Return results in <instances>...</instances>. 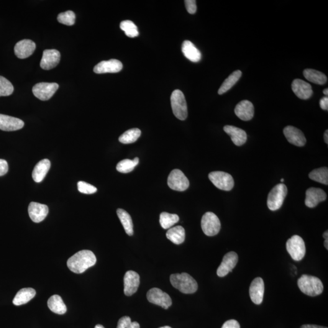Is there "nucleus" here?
<instances>
[{
  "label": "nucleus",
  "mask_w": 328,
  "mask_h": 328,
  "mask_svg": "<svg viewBox=\"0 0 328 328\" xmlns=\"http://www.w3.org/2000/svg\"><path fill=\"white\" fill-rule=\"evenodd\" d=\"M97 259L91 250H83L77 252L68 259L69 270L76 273H82L96 263Z\"/></svg>",
  "instance_id": "1"
},
{
  "label": "nucleus",
  "mask_w": 328,
  "mask_h": 328,
  "mask_svg": "<svg viewBox=\"0 0 328 328\" xmlns=\"http://www.w3.org/2000/svg\"><path fill=\"white\" fill-rule=\"evenodd\" d=\"M170 282L174 288L184 294H193L198 288L196 281L187 273L172 274Z\"/></svg>",
  "instance_id": "2"
},
{
  "label": "nucleus",
  "mask_w": 328,
  "mask_h": 328,
  "mask_svg": "<svg viewBox=\"0 0 328 328\" xmlns=\"http://www.w3.org/2000/svg\"><path fill=\"white\" fill-rule=\"evenodd\" d=\"M302 293L311 297L319 296L324 291V284L316 276L303 275L297 281Z\"/></svg>",
  "instance_id": "3"
},
{
  "label": "nucleus",
  "mask_w": 328,
  "mask_h": 328,
  "mask_svg": "<svg viewBox=\"0 0 328 328\" xmlns=\"http://www.w3.org/2000/svg\"><path fill=\"white\" fill-rule=\"evenodd\" d=\"M170 100L174 115L179 120H186L188 116V105L183 92L176 89L171 94Z\"/></svg>",
  "instance_id": "4"
},
{
  "label": "nucleus",
  "mask_w": 328,
  "mask_h": 328,
  "mask_svg": "<svg viewBox=\"0 0 328 328\" xmlns=\"http://www.w3.org/2000/svg\"><path fill=\"white\" fill-rule=\"evenodd\" d=\"M288 193V189L285 184H279L271 190L268 194L267 205L272 211H277L283 204L284 200Z\"/></svg>",
  "instance_id": "5"
},
{
  "label": "nucleus",
  "mask_w": 328,
  "mask_h": 328,
  "mask_svg": "<svg viewBox=\"0 0 328 328\" xmlns=\"http://www.w3.org/2000/svg\"><path fill=\"white\" fill-rule=\"evenodd\" d=\"M286 250L294 260H303L306 254V246L303 238L299 235H294L287 241Z\"/></svg>",
  "instance_id": "6"
},
{
  "label": "nucleus",
  "mask_w": 328,
  "mask_h": 328,
  "mask_svg": "<svg viewBox=\"0 0 328 328\" xmlns=\"http://www.w3.org/2000/svg\"><path fill=\"white\" fill-rule=\"evenodd\" d=\"M202 231L209 237L217 235L221 229V222L219 217L212 212H207L201 219Z\"/></svg>",
  "instance_id": "7"
},
{
  "label": "nucleus",
  "mask_w": 328,
  "mask_h": 328,
  "mask_svg": "<svg viewBox=\"0 0 328 328\" xmlns=\"http://www.w3.org/2000/svg\"><path fill=\"white\" fill-rule=\"evenodd\" d=\"M209 178L216 188L222 191H230L234 188V178L224 171H213L209 173Z\"/></svg>",
  "instance_id": "8"
},
{
  "label": "nucleus",
  "mask_w": 328,
  "mask_h": 328,
  "mask_svg": "<svg viewBox=\"0 0 328 328\" xmlns=\"http://www.w3.org/2000/svg\"><path fill=\"white\" fill-rule=\"evenodd\" d=\"M167 183L171 189L179 191H186L190 186L188 178L183 171L178 169H175L171 171L168 176Z\"/></svg>",
  "instance_id": "9"
},
{
  "label": "nucleus",
  "mask_w": 328,
  "mask_h": 328,
  "mask_svg": "<svg viewBox=\"0 0 328 328\" xmlns=\"http://www.w3.org/2000/svg\"><path fill=\"white\" fill-rule=\"evenodd\" d=\"M58 87V84L56 83L42 82V83L36 84L33 87L32 93L37 98L41 101H48L56 93Z\"/></svg>",
  "instance_id": "10"
},
{
  "label": "nucleus",
  "mask_w": 328,
  "mask_h": 328,
  "mask_svg": "<svg viewBox=\"0 0 328 328\" xmlns=\"http://www.w3.org/2000/svg\"><path fill=\"white\" fill-rule=\"evenodd\" d=\"M147 299L150 303L158 305L165 309H167L172 304L171 297L159 288H152L148 291Z\"/></svg>",
  "instance_id": "11"
},
{
  "label": "nucleus",
  "mask_w": 328,
  "mask_h": 328,
  "mask_svg": "<svg viewBox=\"0 0 328 328\" xmlns=\"http://www.w3.org/2000/svg\"><path fill=\"white\" fill-rule=\"evenodd\" d=\"M238 261V256L235 252H230L223 257L221 265L217 270V275L219 277H224L232 272Z\"/></svg>",
  "instance_id": "12"
},
{
  "label": "nucleus",
  "mask_w": 328,
  "mask_h": 328,
  "mask_svg": "<svg viewBox=\"0 0 328 328\" xmlns=\"http://www.w3.org/2000/svg\"><path fill=\"white\" fill-rule=\"evenodd\" d=\"M61 55L56 50H47L43 51V57L40 61V67L45 70L55 68L60 62Z\"/></svg>",
  "instance_id": "13"
},
{
  "label": "nucleus",
  "mask_w": 328,
  "mask_h": 328,
  "mask_svg": "<svg viewBox=\"0 0 328 328\" xmlns=\"http://www.w3.org/2000/svg\"><path fill=\"white\" fill-rule=\"evenodd\" d=\"M124 294L127 296H132L137 293L140 284L139 274L135 271L127 272L124 276Z\"/></svg>",
  "instance_id": "14"
},
{
  "label": "nucleus",
  "mask_w": 328,
  "mask_h": 328,
  "mask_svg": "<svg viewBox=\"0 0 328 328\" xmlns=\"http://www.w3.org/2000/svg\"><path fill=\"white\" fill-rule=\"evenodd\" d=\"M327 198V193L322 189L311 188L307 189L306 191L305 205L309 208H314L320 202L325 201Z\"/></svg>",
  "instance_id": "15"
},
{
  "label": "nucleus",
  "mask_w": 328,
  "mask_h": 328,
  "mask_svg": "<svg viewBox=\"0 0 328 328\" xmlns=\"http://www.w3.org/2000/svg\"><path fill=\"white\" fill-rule=\"evenodd\" d=\"M284 136L289 143L297 147H303L306 143L303 133L297 128L287 126L283 130Z\"/></svg>",
  "instance_id": "16"
},
{
  "label": "nucleus",
  "mask_w": 328,
  "mask_h": 328,
  "mask_svg": "<svg viewBox=\"0 0 328 328\" xmlns=\"http://www.w3.org/2000/svg\"><path fill=\"white\" fill-rule=\"evenodd\" d=\"M121 61L111 59L108 61H102L94 68V72L96 74L116 73L122 70Z\"/></svg>",
  "instance_id": "17"
},
{
  "label": "nucleus",
  "mask_w": 328,
  "mask_h": 328,
  "mask_svg": "<svg viewBox=\"0 0 328 328\" xmlns=\"http://www.w3.org/2000/svg\"><path fill=\"white\" fill-rule=\"evenodd\" d=\"M28 212L32 221L38 223L43 221L47 217L49 209L47 205L32 202L28 207Z\"/></svg>",
  "instance_id": "18"
},
{
  "label": "nucleus",
  "mask_w": 328,
  "mask_h": 328,
  "mask_svg": "<svg viewBox=\"0 0 328 328\" xmlns=\"http://www.w3.org/2000/svg\"><path fill=\"white\" fill-rule=\"evenodd\" d=\"M265 293V284L262 278L257 277L254 279L250 284L249 294L251 301L255 304H260L263 301Z\"/></svg>",
  "instance_id": "19"
},
{
  "label": "nucleus",
  "mask_w": 328,
  "mask_h": 328,
  "mask_svg": "<svg viewBox=\"0 0 328 328\" xmlns=\"http://www.w3.org/2000/svg\"><path fill=\"white\" fill-rule=\"evenodd\" d=\"M291 87L294 93L299 99H309L313 94L311 84L301 79H295Z\"/></svg>",
  "instance_id": "20"
},
{
  "label": "nucleus",
  "mask_w": 328,
  "mask_h": 328,
  "mask_svg": "<svg viewBox=\"0 0 328 328\" xmlns=\"http://www.w3.org/2000/svg\"><path fill=\"white\" fill-rule=\"evenodd\" d=\"M235 113L238 118L244 121H248L254 116V107L252 102L245 100L237 105Z\"/></svg>",
  "instance_id": "21"
},
{
  "label": "nucleus",
  "mask_w": 328,
  "mask_h": 328,
  "mask_svg": "<svg viewBox=\"0 0 328 328\" xmlns=\"http://www.w3.org/2000/svg\"><path fill=\"white\" fill-rule=\"evenodd\" d=\"M35 48L36 45L33 41L26 39L20 41L15 45L14 51L18 58L24 59L31 55Z\"/></svg>",
  "instance_id": "22"
},
{
  "label": "nucleus",
  "mask_w": 328,
  "mask_h": 328,
  "mask_svg": "<svg viewBox=\"0 0 328 328\" xmlns=\"http://www.w3.org/2000/svg\"><path fill=\"white\" fill-rule=\"evenodd\" d=\"M24 122L21 119L7 115L0 114V130L6 132H13L22 129Z\"/></svg>",
  "instance_id": "23"
},
{
  "label": "nucleus",
  "mask_w": 328,
  "mask_h": 328,
  "mask_svg": "<svg viewBox=\"0 0 328 328\" xmlns=\"http://www.w3.org/2000/svg\"><path fill=\"white\" fill-rule=\"evenodd\" d=\"M224 130L228 135L231 137L232 142L237 146L244 145L247 141V136L245 131L239 128L226 125L224 127Z\"/></svg>",
  "instance_id": "24"
},
{
  "label": "nucleus",
  "mask_w": 328,
  "mask_h": 328,
  "mask_svg": "<svg viewBox=\"0 0 328 328\" xmlns=\"http://www.w3.org/2000/svg\"><path fill=\"white\" fill-rule=\"evenodd\" d=\"M182 51L184 56L190 61L198 62L201 60V53L191 41H184L182 45Z\"/></svg>",
  "instance_id": "25"
},
{
  "label": "nucleus",
  "mask_w": 328,
  "mask_h": 328,
  "mask_svg": "<svg viewBox=\"0 0 328 328\" xmlns=\"http://www.w3.org/2000/svg\"><path fill=\"white\" fill-rule=\"evenodd\" d=\"M50 167L51 163L47 159H45L38 163L32 171V178L34 181L38 183L42 182L47 175Z\"/></svg>",
  "instance_id": "26"
},
{
  "label": "nucleus",
  "mask_w": 328,
  "mask_h": 328,
  "mask_svg": "<svg viewBox=\"0 0 328 328\" xmlns=\"http://www.w3.org/2000/svg\"><path fill=\"white\" fill-rule=\"evenodd\" d=\"M34 289L28 288L20 289L13 300V303L15 306H20L28 303L35 296Z\"/></svg>",
  "instance_id": "27"
},
{
  "label": "nucleus",
  "mask_w": 328,
  "mask_h": 328,
  "mask_svg": "<svg viewBox=\"0 0 328 328\" xmlns=\"http://www.w3.org/2000/svg\"><path fill=\"white\" fill-rule=\"evenodd\" d=\"M48 306L51 311L59 315L65 314L67 311V308L62 299L58 295H54L49 299Z\"/></svg>",
  "instance_id": "28"
},
{
  "label": "nucleus",
  "mask_w": 328,
  "mask_h": 328,
  "mask_svg": "<svg viewBox=\"0 0 328 328\" xmlns=\"http://www.w3.org/2000/svg\"><path fill=\"white\" fill-rule=\"evenodd\" d=\"M166 237L175 245H181L185 241V230L181 225L169 229L166 234Z\"/></svg>",
  "instance_id": "29"
},
{
  "label": "nucleus",
  "mask_w": 328,
  "mask_h": 328,
  "mask_svg": "<svg viewBox=\"0 0 328 328\" xmlns=\"http://www.w3.org/2000/svg\"><path fill=\"white\" fill-rule=\"evenodd\" d=\"M303 75L306 80L320 85L326 83L328 81L327 77L324 73L312 69L305 70Z\"/></svg>",
  "instance_id": "30"
},
{
  "label": "nucleus",
  "mask_w": 328,
  "mask_h": 328,
  "mask_svg": "<svg viewBox=\"0 0 328 328\" xmlns=\"http://www.w3.org/2000/svg\"><path fill=\"white\" fill-rule=\"evenodd\" d=\"M242 76V72L240 70H237L232 73L228 78L223 82L222 85L220 87L219 90V94L222 95L230 90L233 86L235 85L237 82L239 81L241 77Z\"/></svg>",
  "instance_id": "31"
},
{
  "label": "nucleus",
  "mask_w": 328,
  "mask_h": 328,
  "mask_svg": "<svg viewBox=\"0 0 328 328\" xmlns=\"http://www.w3.org/2000/svg\"><path fill=\"white\" fill-rule=\"evenodd\" d=\"M117 214L118 217L121 222L123 227H124L125 232L129 236H132L134 234L133 231V224L130 214L127 212L122 209L117 210Z\"/></svg>",
  "instance_id": "32"
},
{
  "label": "nucleus",
  "mask_w": 328,
  "mask_h": 328,
  "mask_svg": "<svg viewBox=\"0 0 328 328\" xmlns=\"http://www.w3.org/2000/svg\"><path fill=\"white\" fill-rule=\"evenodd\" d=\"M309 177L312 180L327 186L328 184V169L327 167L315 169L309 173Z\"/></svg>",
  "instance_id": "33"
},
{
  "label": "nucleus",
  "mask_w": 328,
  "mask_h": 328,
  "mask_svg": "<svg viewBox=\"0 0 328 328\" xmlns=\"http://www.w3.org/2000/svg\"><path fill=\"white\" fill-rule=\"evenodd\" d=\"M179 216L176 214H170L168 213L163 212L160 215V224L164 229H170L173 225L179 221Z\"/></svg>",
  "instance_id": "34"
},
{
  "label": "nucleus",
  "mask_w": 328,
  "mask_h": 328,
  "mask_svg": "<svg viewBox=\"0 0 328 328\" xmlns=\"http://www.w3.org/2000/svg\"><path fill=\"white\" fill-rule=\"evenodd\" d=\"M141 135V131L138 129H132L127 130L119 138L120 142L124 144H130L137 141Z\"/></svg>",
  "instance_id": "35"
},
{
  "label": "nucleus",
  "mask_w": 328,
  "mask_h": 328,
  "mask_svg": "<svg viewBox=\"0 0 328 328\" xmlns=\"http://www.w3.org/2000/svg\"><path fill=\"white\" fill-rule=\"evenodd\" d=\"M139 163V160L138 158H136L133 160H122L117 164L116 169L118 171L122 173L132 172Z\"/></svg>",
  "instance_id": "36"
},
{
  "label": "nucleus",
  "mask_w": 328,
  "mask_h": 328,
  "mask_svg": "<svg viewBox=\"0 0 328 328\" xmlns=\"http://www.w3.org/2000/svg\"><path fill=\"white\" fill-rule=\"evenodd\" d=\"M120 29L124 30L127 37L134 38L139 35L137 27L130 20H125L120 23Z\"/></svg>",
  "instance_id": "37"
},
{
  "label": "nucleus",
  "mask_w": 328,
  "mask_h": 328,
  "mask_svg": "<svg viewBox=\"0 0 328 328\" xmlns=\"http://www.w3.org/2000/svg\"><path fill=\"white\" fill-rule=\"evenodd\" d=\"M14 86L7 79L0 76V97L9 96L14 92Z\"/></svg>",
  "instance_id": "38"
},
{
  "label": "nucleus",
  "mask_w": 328,
  "mask_h": 328,
  "mask_svg": "<svg viewBox=\"0 0 328 328\" xmlns=\"http://www.w3.org/2000/svg\"><path fill=\"white\" fill-rule=\"evenodd\" d=\"M57 20L61 24L73 26L75 24L76 15L71 11L60 13L58 15Z\"/></svg>",
  "instance_id": "39"
},
{
  "label": "nucleus",
  "mask_w": 328,
  "mask_h": 328,
  "mask_svg": "<svg viewBox=\"0 0 328 328\" xmlns=\"http://www.w3.org/2000/svg\"><path fill=\"white\" fill-rule=\"evenodd\" d=\"M117 328H140V325L137 322H132L130 317L125 316L119 320Z\"/></svg>",
  "instance_id": "40"
},
{
  "label": "nucleus",
  "mask_w": 328,
  "mask_h": 328,
  "mask_svg": "<svg viewBox=\"0 0 328 328\" xmlns=\"http://www.w3.org/2000/svg\"><path fill=\"white\" fill-rule=\"evenodd\" d=\"M78 191L82 193L93 194L97 191L96 187L83 181H79L78 183Z\"/></svg>",
  "instance_id": "41"
},
{
  "label": "nucleus",
  "mask_w": 328,
  "mask_h": 328,
  "mask_svg": "<svg viewBox=\"0 0 328 328\" xmlns=\"http://www.w3.org/2000/svg\"><path fill=\"white\" fill-rule=\"evenodd\" d=\"M184 2H185L187 11H188L189 14H195L197 9L195 0H186Z\"/></svg>",
  "instance_id": "42"
},
{
  "label": "nucleus",
  "mask_w": 328,
  "mask_h": 328,
  "mask_svg": "<svg viewBox=\"0 0 328 328\" xmlns=\"http://www.w3.org/2000/svg\"><path fill=\"white\" fill-rule=\"evenodd\" d=\"M222 328H240V325L237 320H229L223 324Z\"/></svg>",
  "instance_id": "43"
},
{
  "label": "nucleus",
  "mask_w": 328,
  "mask_h": 328,
  "mask_svg": "<svg viewBox=\"0 0 328 328\" xmlns=\"http://www.w3.org/2000/svg\"><path fill=\"white\" fill-rule=\"evenodd\" d=\"M8 164L4 160H0V176L6 175L8 171Z\"/></svg>",
  "instance_id": "44"
},
{
  "label": "nucleus",
  "mask_w": 328,
  "mask_h": 328,
  "mask_svg": "<svg viewBox=\"0 0 328 328\" xmlns=\"http://www.w3.org/2000/svg\"><path fill=\"white\" fill-rule=\"evenodd\" d=\"M320 106L322 109L328 110V97H323L322 99H320Z\"/></svg>",
  "instance_id": "45"
},
{
  "label": "nucleus",
  "mask_w": 328,
  "mask_h": 328,
  "mask_svg": "<svg viewBox=\"0 0 328 328\" xmlns=\"http://www.w3.org/2000/svg\"><path fill=\"white\" fill-rule=\"evenodd\" d=\"M301 328H328L327 327L318 326L314 325H303Z\"/></svg>",
  "instance_id": "46"
},
{
  "label": "nucleus",
  "mask_w": 328,
  "mask_h": 328,
  "mask_svg": "<svg viewBox=\"0 0 328 328\" xmlns=\"http://www.w3.org/2000/svg\"><path fill=\"white\" fill-rule=\"evenodd\" d=\"M328 131L326 130V132H325V135H324V139H325V143H328Z\"/></svg>",
  "instance_id": "47"
},
{
  "label": "nucleus",
  "mask_w": 328,
  "mask_h": 328,
  "mask_svg": "<svg viewBox=\"0 0 328 328\" xmlns=\"http://www.w3.org/2000/svg\"><path fill=\"white\" fill-rule=\"evenodd\" d=\"M323 237L325 238V240H328V231H326L324 233V235H323Z\"/></svg>",
  "instance_id": "48"
},
{
  "label": "nucleus",
  "mask_w": 328,
  "mask_h": 328,
  "mask_svg": "<svg viewBox=\"0 0 328 328\" xmlns=\"http://www.w3.org/2000/svg\"><path fill=\"white\" fill-rule=\"evenodd\" d=\"M324 245L325 248H327V249H328V240H325V242H324Z\"/></svg>",
  "instance_id": "49"
},
{
  "label": "nucleus",
  "mask_w": 328,
  "mask_h": 328,
  "mask_svg": "<svg viewBox=\"0 0 328 328\" xmlns=\"http://www.w3.org/2000/svg\"><path fill=\"white\" fill-rule=\"evenodd\" d=\"M324 94L325 95V96H326V97H328V88L324 89Z\"/></svg>",
  "instance_id": "50"
},
{
  "label": "nucleus",
  "mask_w": 328,
  "mask_h": 328,
  "mask_svg": "<svg viewBox=\"0 0 328 328\" xmlns=\"http://www.w3.org/2000/svg\"><path fill=\"white\" fill-rule=\"evenodd\" d=\"M94 328H105L101 325H97Z\"/></svg>",
  "instance_id": "51"
},
{
  "label": "nucleus",
  "mask_w": 328,
  "mask_h": 328,
  "mask_svg": "<svg viewBox=\"0 0 328 328\" xmlns=\"http://www.w3.org/2000/svg\"><path fill=\"white\" fill-rule=\"evenodd\" d=\"M160 328H171L170 327L166 326V327H161Z\"/></svg>",
  "instance_id": "52"
},
{
  "label": "nucleus",
  "mask_w": 328,
  "mask_h": 328,
  "mask_svg": "<svg viewBox=\"0 0 328 328\" xmlns=\"http://www.w3.org/2000/svg\"><path fill=\"white\" fill-rule=\"evenodd\" d=\"M284 179H281V183H283V182H284Z\"/></svg>",
  "instance_id": "53"
}]
</instances>
